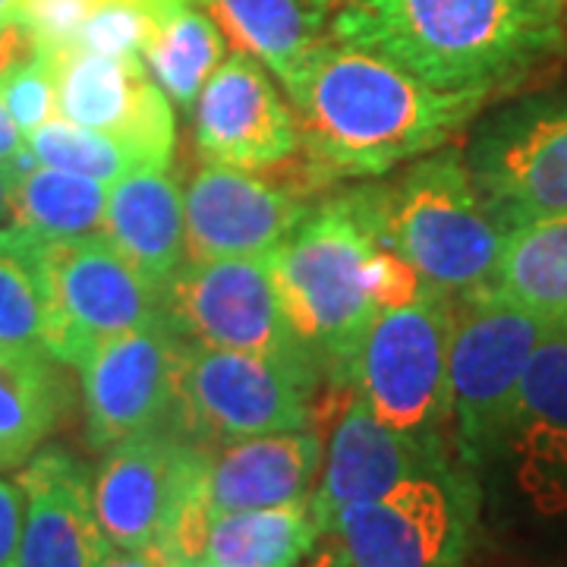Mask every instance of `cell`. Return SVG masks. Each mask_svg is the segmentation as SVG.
Returning <instances> with one entry per match:
<instances>
[{
    "label": "cell",
    "mask_w": 567,
    "mask_h": 567,
    "mask_svg": "<svg viewBox=\"0 0 567 567\" xmlns=\"http://www.w3.org/2000/svg\"><path fill=\"white\" fill-rule=\"evenodd\" d=\"M312 181L382 177L454 140L488 99L442 92L328 35L287 92Z\"/></svg>",
    "instance_id": "cell-1"
},
{
    "label": "cell",
    "mask_w": 567,
    "mask_h": 567,
    "mask_svg": "<svg viewBox=\"0 0 567 567\" xmlns=\"http://www.w3.org/2000/svg\"><path fill=\"white\" fill-rule=\"evenodd\" d=\"M328 35L442 92L488 102L567 51L561 20L533 0H344Z\"/></svg>",
    "instance_id": "cell-2"
},
{
    "label": "cell",
    "mask_w": 567,
    "mask_h": 567,
    "mask_svg": "<svg viewBox=\"0 0 567 567\" xmlns=\"http://www.w3.org/2000/svg\"><path fill=\"white\" fill-rule=\"evenodd\" d=\"M382 186H363L324 205L268 252L284 316L331 388H347L350 365L379 316L375 265L382 252Z\"/></svg>",
    "instance_id": "cell-3"
},
{
    "label": "cell",
    "mask_w": 567,
    "mask_h": 567,
    "mask_svg": "<svg viewBox=\"0 0 567 567\" xmlns=\"http://www.w3.org/2000/svg\"><path fill=\"white\" fill-rule=\"evenodd\" d=\"M382 240L432 290L464 300L492 290L505 227L470 181L464 148L442 145L382 186Z\"/></svg>",
    "instance_id": "cell-4"
},
{
    "label": "cell",
    "mask_w": 567,
    "mask_h": 567,
    "mask_svg": "<svg viewBox=\"0 0 567 567\" xmlns=\"http://www.w3.org/2000/svg\"><path fill=\"white\" fill-rule=\"evenodd\" d=\"M451 303L447 429L457 464L480 470L507 451L524 369L551 328L492 290Z\"/></svg>",
    "instance_id": "cell-5"
},
{
    "label": "cell",
    "mask_w": 567,
    "mask_h": 567,
    "mask_svg": "<svg viewBox=\"0 0 567 567\" xmlns=\"http://www.w3.org/2000/svg\"><path fill=\"white\" fill-rule=\"evenodd\" d=\"M324 375L306 360L186 341L171 432L208 451L312 423Z\"/></svg>",
    "instance_id": "cell-6"
},
{
    "label": "cell",
    "mask_w": 567,
    "mask_h": 567,
    "mask_svg": "<svg viewBox=\"0 0 567 567\" xmlns=\"http://www.w3.org/2000/svg\"><path fill=\"white\" fill-rule=\"evenodd\" d=\"M454 303L439 290L379 309L365 331L347 388L406 439L447 445V350Z\"/></svg>",
    "instance_id": "cell-7"
},
{
    "label": "cell",
    "mask_w": 567,
    "mask_h": 567,
    "mask_svg": "<svg viewBox=\"0 0 567 567\" xmlns=\"http://www.w3.org/2000/svg\"><path fill=\"white\" fill-rule=\"evenodd\" d=\"M476 483L461 464L344 507L324 539L338 567H461L476 536Z\"/></svg>",
    "instance_id": "cell-8"
},
{
    "label": "cell",
    "mask_w": 567,
    "mask_h": 567,
    "mask_svg": "<svg viewBox=\"0 0 567 567\" xmlns=\"http://www.w3.org/2000/svg\"><path fill=\"white\" fill-rule=\"evenodd\" d=\"M492 218L514 230L567 212V92H539L488 111L464 148Z\"/></svg>",
    "instance_id": "cell-9"
},
{
    "label": "cell",
    "mask_w": 567,
    "mask_h": 567,
    "mask_svg": "<svg viewBox=\"0 0 567 567\" xmlns=\"http://www.w3.org/2000/svg\"><path fill=\"white\" fill-rule=\"evenodd\" d=\"M44 347L76 365L107 341L162 319V290L102 234L39 246Z\"/></svg>",
    "instance_id": "cell-10"
},
{
    "label": "cell",
    "mask_w": 567,
    "mask_h": 567,
    "mask_svg": "<svg viewBox=\"0 0 567 567\" xmlns=\"http://www.w3.org/2000/svg\"><path fill=\"white\" fill-rule=\"evenodd\" d=\"M162 312L189 344L312 363L287 324L268 256L186 259L162 284Z\"/></svg>",
    "instance_id": "cell-11"
},
{
    "label": "cell",
    "mask_w": 567,
    "mask_h": 567,
    "mask_svg": "<svg viewBox=\"0 0 567 567\" xmlns=\"http://www.w3.org/2000/svg\"><path fill=\"white\" fill-rule=\"evenodd\" d=\"M208 447L155 429L107 447L92 476L102 536L121 548H164L181 514L203 495Z\"/></svg>",
    "instance_id": "cell-12"
},
{
    "label": "cell",
    "mask_w": 567,
    "mask_h": 567,
    "mask_svg": "<svg viewBox=\"0 0 567 567\" xmlns=\"http://www.w3.org/2000/svg\"><path fill=\"white\" fill-rule=\"evenodd\" d=\"M183 350L186 338L162 316L92 350L76 365L89 445L107 451L133 435L171 429Z\"/></svg>",
    "instance_id": "cell-13"
},
{
    "label": "cell",
    "mask_w": 567,
    "mask_h": 567,
    "mask_svg": "<svg viewBox=\"0 0 567 567\" xmlns=\"http://www.w3.org/2000/svg\"><path fill=\"white\" fill-rule=\"evenodd\" d=\"M51 54L61 121L133 142L152 171L171 167L174 107L142 58L121 61L80 48H51Z\"/></svg>",
    "instance_id": "cell-14"
},
{
    "label": "cell",
    "mask_w": 567,
    "mask_h": 567,
    "mask_svg": "<svg viewBox=\"0 0 567 567\" xmlns=\"http://www.w3.org/2000/svg\"><path fill=\"white\" fill-rule=\"evenodd\" d=\"M312 203L259 171L205 162L183 193L186 259L268 256L306 221Z\"/></svg>",
    "instance_id": "cell-15"
},
{
    "label": "cell",
    "mask_w": 567,
    "mask_h": 567,
    "mask_svg": "<svg viewBox=\"0 0 567 567\" xmlns=\"http://www.w3.org/2000/svg\"><path fill=\"white\" fill-rule=\"evenodd\" d=\"M189 114L196 148L208 164L265 171L290 162L303 148L293 111L262 63L244 51L224 58Z\"/></svg>",
    "instance_id": "cell-16"
},
{
    "label": "cell",
    "mask_w": 567,
    "mask_h": 567,
    "mask_svg": "<svg viewBox=\"0 0 567 567\" xmlns=\"http://www.w3.org/2000/svg\"><path fill=\"white\" fill-rule=\"evenodd\" d=\"M457 464L447 445H429L406 439L385 425L360 394H347L344 410L324 447L322 473L309 495L312 520L322 529V539L334 517L357 502L379 498L394 486L432 470Z\"/></svg>",
    "instance_id": "cell-17"
},
{
    "label": "cell",
    "mask_w": 567,
    "mask_h": 567,
    "mask_svg": "<svg viewBox=\"0 0 567 567\" xmlns=\"http://www.w3.org/2000/svg\"><path fill=\"white\" fill-rule=\"evenodd\" d=\"M17 483L25 498L20 567H95L104 536L89 466L63 447H41Z\"/></svg>",
    "instance_id": "cell-18"
},
{
    "label": "cell",
    "mask_w": 567,
    "mask_h": 567,
    "mask_svg": "<svg viewBox=\"0 0 567 567\" xmlns=\"http://www.w3.org/2000/svg\"><path fill=\"white\" fill-rule=\"evenodd\" d=\"M324 442L319 432H275L221 445L208 454L203 498L208 514L303 502L319 483Z\"/></svg>",
    "instance_id": "cell-19"
},
{
    "label": "cell",
    "mask_w": 567,
    "mask_h": 567,
    "mask_svg": "<svg viewBox=\"0 0 567 567\" xmlns=\"http://www.w3.org/2000/svg\"><path fill=\"white\" fill-rule=\"evenodd\" d=\"M520 483L546 511L567 507V334L548 331L529 357L507 432Z\"/></svg>",
    "instance_id": "cell-20"
},
{
    "label": "cell",
    "mask_w": 567,
    "mask_h": 567,
    "mask_svg": "<svg viewBox=\"0 0 567 567\" xmlns=\"http://www.w3.org/2000/svg\"><path fill=\"white\" fill-rule=\"evenodd\" d=\"M102 234L142 278L162 284L186 262L183 189L171 171H133L107 186Z\"/></svg>",
    "instance_id": "cell-21"
},
{
    "label": "cell",
    "mask_w": 567,
    "mask_h": 567,
    "mask_svg": "<svg viewBox=\"0 0 567 567\" xmlns=\"http://www.w3.org/2000/svg\"><path fill=\"white\" fill-rule=\"evenodd\" d=\"M61 360L48 347H0V473L20 470L58 432L70 406Z\"/></svg>",
    "instance_id": "cell-22"
},
{
    "label": "cell",
    "mask_w": 567,
    "mask_h": 567,
    "mask_svg": "<svg viewBox=\"0 0 567 567\" xmlns=\"http://www.w3.org/2000/svg\"><path fill=\"white\" fill-rule=\"evenodd\" d=\"M203 7L234 51L268 66L284 92L297 85L306 63L328 41L324 10L306 0H203Z\"/></svg>",
    "instance_id": "cell-23"
},
{
    "label": "cell",
    "mask_w": 567,
    "mask_h": 567,
    "mask_svg": "<svg viewBox=\"0 0 567 567\" xmlns=\"http://www.w3.org/2000/svg\"><path fill=\"white\" fill-rule=\"evenodd\" d=\"M492 293L567 334V212L507 230Z\"/></svg>",
    "instance_id": "cell-24"
},
{
    "label": "cell",
    "mask_w": 567,
    "mask_h": 567,
    "mask_svg": "<svg viewBox=\"0 0 567 567\" xmlns=\"http://www.w3.org/2000/svg\"><path fill=\"white\" fill-rule=\"evenodd\" d=\"M322 543L309 498L256 511L208 514L199 558L224 567H297Z\"/></svg>",
    "instance_id": "cell-25"
},
{
    "label": "cell",
    "mask_w": 567,
    "mask_h": 567,
    "mask_svg": "<svg viewBox=\"0 0 567 567\" xmlns=\"http://www.w3.org/2000/svg\"><path fill=\"white\" fill-rule=\"evenodd\" d=\"M104 203V183L32 162L20 171L7 224L39 246L80 240L102 230Z\"/></svg>",
    "instance_id": "cell-26"
},
{
    "label": "cell",
    "mask_w": 567,
    "mask_h": 567,
    "mask_svg": "<svg viewBox=\"0 0 567 567\" xmlns=\"http://www.w3.org/2000/svg\"><path fill=\"white\" fill-rule=\"evenodd\" d=\"M224 58L227 39L221 29L193 3L162 13L142 54L152 80L162 85L171 104L183 107L186 114L193 111L203 85L221 66Z\"/></svg>",
    "instance_id": "cell-27"
},
{
    "label": "cell",
    "mask_w": 567,
    "mask_h": 567,
    "mask_svg": "<svg viewBox=\"0 0 567 567\" xmlns=\"http://www.w3.org/2000/svg\"><path fill=\"white\" fill-rule=\"evenodd\" d=\"M25 152L35 164L82 174V177H92L104 186L123 181L133 171H152L133 142L111 136V133H99V130H85V126L66 123L61 117L29 133Z\"/></svg>",
    "instance_id": "cell-28"
},
{
    "label": "cell",
    "mask_w": 567,
    "mask_h": 567,
    "mask_svg": "<svg viewBox=\"0 0 567 567\" xmlns=\"http://www.w3.org/2000/svg\"><path fill=\"white\" fill-rule=\"evenodd\" d=\"M44 347L39 244L0 227V347Z\"/></svg>",
    "instance_id": "cell-29"
},
{
    "label": "cell",
    "mask_w": 567,
    "mask_h": 567,
    "mask_svg": "<svg viewBox=\"0 0 567 567\" xmlns=\"http://www.w3.org/2000/svg\"><path fill=\"white\" fill-rule=\"evenodd\" d=\"M155 13L142 0H95L82 20L73 48L133 61L145 54V44L155 29Z\"/></svg>",
    "instance_id": "cell-30"
},
{
    "label": "cell",
    "mask_w": 567,
    "mask_h": 567,
    "mask_svg": "<svg viewBox=\"0 0 567 567\" xmlns=\"http://www.w3.org/2000/svg\"><path fill=\"white\" fill-rule=\"evenodd\" d=\"M0 102L25 136L58 117V85H54L51 48H39L35 58H29L0 76Z\"/></svg>",
    "instance_id": "cell-31"
},
{
    "label": "cell",
    "mask_w": 567,
    "mask_h": 567,
    "mask_svg": "<svg viewBox=\"0 0 567 567\" xmlns=\"http://www.w3.org/2000/svg\"><path fill=\"white\" fill-rule=\"evenodd\" d=\"M92 3L95 0H22V20L41 48H73Z\"/></svg>",
    "instance_id": "cell-32"
},
{
    "label": "cell",
    "mask_w": 567,
    "mask_h": 567,
    "mask_svg": "<svg viewBox=\"0 0 567 567\" xmlns=\"http://www.w3.org/2000/svg\"><path fill=\"white\" fill-rule=\"evenodd\" d=\"M25 498L17 480L0 476V567H20Z\"/></svg>",
    "instance_id": "cell-33"
},
{
    "label": "cell",
    "mask_w": 567,
    "mask_h": 567,
    "mask_svg": "<svg viewBox=\"0 0 567 567\" xmlns=\"http://www.w3.org/2000/svg\"><path fill=\"white\" fill-rule=\"evenodd\" d=\"M95 567H171L167 548H121L102 543Z\"/></svg>",
    "instance_id": "cell-34"
},
{
    "label": "cell",
    "mask_w": 567,
    "mask_h": 567,
    "mask_svg": "<svg viewBox=\"0 0 567 567\" xmlns=\"http://www.w3.org/2000/svg\"><path fill=\"white\" fill-rule=\"evenodd\" d=\"M22 158H29L25 133L13 123V117L7 114V107L0 102V164H17Z\"/></svg>",
    "instance_id": "cell-35"
},
{
    "label": "cell",
    "mask_w": 567,
    "mask_h": 567,
    "mask_svg": "<svg viewBox=\"0 0 567 567\" xmlns=\"http://www.w3.org/2000/svg\"><path fill=\"white\" fill-rule=\"evenodd\" d=\"M32 158H22L17 164H0V224L10 218V203H13V189L20 181L22 167H29Z\"/></svg>",
    "instance_id": "cell-36"
},
{
    "label": "cell",
    "mask_w": 567,
    "mask_h": 567,
    "mask_svg": "<svg viewBox=\"0 0 567 567\" xmlns=\"http://www.w3.org/2000/svg\"><path fill=\"white\" fill-rule=\"evenodd\" d=\"M155 17H162L167 10H177V7H186V3H203V0H142Z\"/></svg>",
    "instance_id": "cell-37"
},
{
    "label": "cell",
    "mask_w": 567,
    "mask_h": 567,
    "mask_svg": "<svg viewBox=\"0 0 567 567\" xmlns=\"http://www.w3.org/2000/svg\"><path fill=\"white\" fill-rule=\"evenodd\" d=\"M543 13H548V17H555V20H561V13H565V3L567 0H533Z\"/></svg>",
    "instance_id": "cell-38"
},
{
    "label": "cell",
    "mask_w": 567,
    "mask_h": 567,
    "mask_svg": "<svg viewBox=\"0 0 567 567\" xmlns=\"http://www.w3.org/2000/svg\"><path fill=\"white\" fill-rule=\"evenodd\" d=\"M22 13V0H0V22L13 20Z\"/></svg>",
    "instance_id": "cell-39"
},
{
    "label": "cell",
    "mask_w": 567,
    "mask_h": 567,
    "mask_svg": "<svg viewBox=\"0 0 567 567\" xmlns=\"http://www.w3.org/2000/svg\"><path fill=\"white\" fill-rule=\"evenodd\" d=\"M171 567H224L208 561V558H171Z\"/></svg>",
    "instance_id": "cell-40"
},
{
    "label": "cell",
    "mask_w": 567,
    "mask_h": 567,
    "mask_svg": "<svg viewBox=\"0 0 567 567\" xmlns=\"http://www.w3.org/2000/svg\"><path fill=\"white\" fill-rule=\"evenodd\" d=\"M309 567H331V546H324L319 555H316V561Z\"/></svg>",
    "instance_id": "cell-41"
},
{
    "label": "cell",
    "mask_w": 567,
    "mask_h": 567,
    "mask_svg": "<svg viewBox=\"0 0 567 567\" xmlns=\"http://www.w3.org/2000/svg\"><path fill=\"white\" fill-rule=\"evenodd\" d=\"M306 3H312L316 10H324V13H328V10H331V7H334L338 0H306Z\"/></svg>",
    "instance_id": "cell-42"
},
{
    "label": "cell",
    "mask_w": 567,
    "mask_h": 567,
    "mask_svg": "<svg viewBox=\"0 0 567 567\" xmlns=\"http://www.w3.org/2000/svg\"><path fill=\"white\" fill-rule=\"evenodd\" d=\"M561 29H565V35H567V3H565V13H561Z\"/></svg>",
    "instance_id": "cell-43"
},
{
    "label": "cell",
    "mask_w": 567,
    "mask_h": 567,
    "mask_svg": "<svg viewBox=\"0 0 567 567\" xmlns=\"http://www.w3.org/2000/svg\"><path fill=\"white\" fill-rule=\"evenodd\" d=\"M331 567H338V565H334V555H331Z\"/></svg>",
    "instance_id": "cell-44"
}]
</instances>
